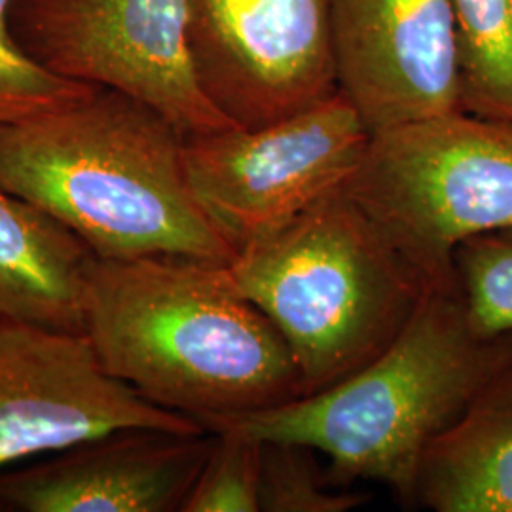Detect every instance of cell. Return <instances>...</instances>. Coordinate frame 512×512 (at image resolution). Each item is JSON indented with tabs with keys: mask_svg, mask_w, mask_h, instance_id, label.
Wrapping results in <instances>:
<instances>
[{
	"mask_svg": "<svg viewBox=\"0 0 512 512\" xmlns=\"http://www.w3.org/2000/svg\"><path fill=\"white\" fill-rule=\"evenodd\" d=\"M0 188L97 258H236L190 188L183 133L126 93L93 88L59 109L0 122Z\"/></svg>",
	"mask_w": 512,
	"mask_h": 512,
	"instance_id": "cell-2",
	"label": "cell"
},
{
	"mask_svg": "<svg viewBox=\"0 0 512 512\" xmlns=\"http://www.w3.org/2000/svg\"><path fill=\"white\" fill-rule=\"evenodd\" d=\"M458 27L461 107L512 120V0H450Z\"/></svg>",
	"mask_w": 512,
	"mask_h": 512,
	"instance_id": "cell-14",
	"label": "cell"
},
{
	"mask_svg": "<svg viewBox=\"0 0 512 512\" xmlns=\"http://www.w3.org/2000/svg\"><path fill=\"white\" fill-rule=\"evenodd\" d=\"M124 429L207 433L110 376L84 332L0 319V469Z\"/></svg>",
	"mask_w": 512,
	"mask_h": 512,
	"instance_id": "cell-9",
	"label": "cell"
},
{
	"mask_svg": "<svg viewBox=\"0 0 512 512\" xmlns=\"http://www.w3.org/2000/svg\"><path fill=\"white\" fill-rule=\"evenodd\" d=\"M338 92L380 133L461 107L450 0H332Z\"/></svg>",
	"mask_w": 512,
	"mask_h": 512,
	"instance_id": "cell-10",
	"label": "cell"
},
{
	"mask_svg": "<svg viewBox=\"0 0 512 512\" xmlns=\"http://www.w3.org/2000/svg\"><path fill=\"white\" fill-rule=\"evenodd\" d=\"M454 272L471 329L488 340L512 336V226L463 239Z\"/></svg>",
	"mask_w": 512,
	"mask_h": 512,
	"instance_id": "cell-15",
	"label": "cell"
},
{
	"mask_svg": "<svg viewBox=\"0 0 512 512\" xmlns=\"http://www.w3.org/2000/svg\"><path fill=\"white\" fill-rule=\"evenodd\" d=\"M211 433V452L186 495L181 511H260L262 442L234 429Z\"/></svg>",
	"mask_w": 512,
	"mask_h": 512,
	"instance_id": "cell-17",
	"label": "cell"
},
{
	"mask_svg": "<svg viewBox=\"0 0 512 512\" xmlns=\"http://www.w3.org/2000/svg\"><path fill=\"white\" fill-rule=\"evenodd\" d=\"M416 503L437 512H512V391L478 404L429 448Z\"/></svg>",
	"mask_w": 512,
	"mask_h": 512,
	"instance_id": "cell-13",
	"label": "cell"
},
{
	"mask_svg": "<svg viewBox=\"0 0 512 512\" xmlns=\"http://www.w3.org/2000/svg\"><path fill=\"white\" fill-rule=\"evenodd\" d=\"M346 188L429 289H454L459 243L512 226V120L458 110L374 133Z\"/></svg>",
	"mask_w": 512,
	"mask_h": 512,
	"instance_id": "cell-5",
	"label": "cell"
},
{
	"mask_svg": "<svg viewBox=\"0 0 512 512\" xmlns=\"http://www.w3.org/2000/svg\"><path fill=\"white\" fill-rule=\"evenodd\" d=\"M19 50L48 73L126 93L186 135L238 128L205 95L188 0H12Z\"/></svg>",
	"mask_w": 512,
	"mask_h": 512,
	"instance_id": "cell-6",
	"label": "cell"
},
{
	"mask_svg": "<svg viewBox=\"0 0 512 512\" xmlns=\"http://www.w3.org/2000/svg\"><path fill=\"white\" fill-rule=\"evenodd\" d=\"M188 40L203 92L238 128L338 93L332 0H188Z\"/></svg>",
	"mask_w": 512,
	"mask_h": 512,
	"instance_id": "cell-8",
	"label": "cell"
},
{
	"mask_svg": "<svg viewBox=\"0 0 512 512\" xmlns=\"http://www.w3.org/2000/svg\"><path fill=\"white\" fill-rule=\"evenodd\" d=\"M12 0H0V122H16L59 109L95 86L48 73L19 50L10 31Z\"/></svg>",
	"mask_w": 512,
	"mask_h": 512,
	"instance_id": "cell-18",
	"label": "cell"
},
{
	"mask_svg": "<svg viewBox=\"0 0 512 512\" xmlns=\"http://www.w3.org/2000/svg\"><path fill=\"white\" fill-rule=\"evenodd\" d=\"M332 486L310 446L262 442L260 511L348 512L365 503V495L332 492Z\"/></svg>",
	"mask_w": 512,
	"mask_h": 512,
	"instance_id": "cell-16",
	"label": "cell"
},
{
	"mask_svg": "<svg viewBox=\"0 0 512 512\" xmlns=\"http://www.w3.org/2000/svg\"><path fill=\"white\" fill-rule=\"evenodd\" d=\"M82 332L110 376L194 420L306 395L287 342L239 293L228 264L93 256Z\"/></svg>",
	"mask_w": 512,
	"mask_h": 512,
	"instance_id": "cell-1",
	"label": "cell"
},
{
	"mask_svg": "<svg viewBox=\"0 0 512 512\" xmlns=\"http://www.w3.org/2000/svg\"><path fill=\"white\" fill-rule=\"evenodd\" d=\"M213 433L124 429L19 469H0V512H173L183 509Z\"/></svg>",
	"mask_w": 512,
	"mask_h": 512,
	"instance_id": "cell-11",
	"label": "cell"
},
{
	"mask_svg": "<svg viewBox=\"0 0 512 512\" xmlns=\"http://www.w3.org/2000/svg\"><path fill=\"white\" fill-rule=\"evenodd\" d=\"M228 274L287 342L306 395L378 357L433 291L346 184L238 251Z\"/></svg>",
	"mask_w": 512,
	"mask_h": 512,
	"instance_id": "cell-4",
	"label": "cell"
},
{
	"mask_svg": "<svg viewBox=\"0 0 512 512\" xmlns=\"http://www.w3.org/2000/svg\"><path fill=\"white\" fill-rule=\"evenodd\" d=\"M372 133L342 93L262 128L184 137V167L203 213L236 255L348 183Z\"/></svg>",
	"mask_w": 512,
	"mask_h": 512,
	"instance_id": "cell-7",
	"label": "cell"
},
{
	"mask_svg": "<svg viewBox=\"0 0 512 512\" xmlns=\"http://www.w3.org/2000/svg\"><path fill=\"white\" fill-rule=\"evenodd\" d=\"M92 258L71 230L0 188V319L82 332Z\"/></svg>",
	"mask_w": 512,
	"mask_h": 512,
	"instance_id": "cell-12",
	"label": "cell"
},
{
	"mask_svg": "<svg viewBox=\"0 0 512 512\" xmlns=\"http://www.w3.org/2000/svg\"><path fill=\"white\" fill-rule=\"evenodd\" d=\"M512 391V336L480 338L459 287L433 289L387 348L317 393L262 410L211 416L258 442H296L330 461L332 484L374 480L416 503L429 448L478 404Z\"/></svg>",
	"mask_w": 512,
	"mask_h": 512,
	"instance_id": "cell-3",
	"label": "cell"
}]
</instances>
